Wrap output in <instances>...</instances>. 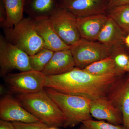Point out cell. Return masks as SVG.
Returning <instances> with one entry per match:
<instances>
[{"label": "cell", "instance_id": "obj_10", "mask_svg": "<svg viewBox=\"0 0 129 129\" xmlns=\"http://www.w3.org/2000/svg\"><path fill=\"white\" fill-rule=\"evenodd\" d=\"M34 21L37 33L44 42V48L54 52L70 49L56 32L48 16L35 17Z\"/></svg>", "mask_w": 129, "mask_h": 129}, {"label": "cell", "instance_id": "obj_20", "mask_svg": "<svg viewBox=\"0 0 129 129\" xmlns=\"http://www.w3.org/2000/svg\"><path fill=\"white\" fill-rule=\"evenodd\" d=\"M108 11V16L126 35L129 34V5L113 8Z\"/></svg>", "mask_w": 129, "mask_h": 129}, {"label": "cell", "instance_id": "obj_11", "mask_svg": "<svg viewBox=\"0 0 129 129\" xmlns=\"http://www.w3.org/2000/svg\"><path fill=\"white\" fill-rule=\"evenodd\" d=\"M61 5L76 17L106 14L109 0H62Z\"/></svg>", "mask_w": 129, "mask_h": 129}, {"label": "cell", "instance_id": "obj_18", "mask_svg": "<svg viewBox=\"0 0 129 129\" xmlns=\"http://www.w3.org/2000/svg\"><path fill=\"white\" fill-rule=\"evenodd\" d=\"M57 1V0H25L24 8L35 17H49L59 6Z\"/></svg>", "mask_w": 129, "mask_h": 129}, {"label": "cell", "instance_id": "obj_30", "mask_svg": "<svg viewBox=\"0 0 129 129\" xmlns=\"http://www.w3.org/2000/svg\"></svg>", "mask_w": 129, "mask_h": 129}, {"label": "cell", "instance_id": "obj_27", "mask_svg": "<svg viewBox=\"0 0 129 129\" xmlns=\"http://www.w3.org/2000/svg\"><path fill=\"white\" fill-rule=\"evenodd\" d=\"M124 43L127 46L129 47V34L126 35V37L125 38Z\"/></svg>", "mask_w": 129, "mask_h": 129}, {"label": "cell", "instance_id": "obj_6", "mask_svg": "<svg viewBox=\"0 0 129 129\" xmlns=\"http://www.w3.org/2000/svg\"><path fill=\"white\" fill-rule=\"evenodd\" d=\"M46 76L42 72L34 70L6 75L5 81L9 89L18 94L35 93L44 89Z\"/></svg>", "mask_w": 129, "mask_h": 129}, {"label": "cell", "instance_id": "obj_9", "mask_svg": "<svg viewBox=\"0 0 129 129\" xmlns=\"http://www.w3.org/2000/svg\"><path fill=\"white\" fill-rule=\"evenodd\" d=\"M1 119L13 122L32 123L40 121L25 109L17 99L6 95L0 101Z\"/></svg>", "mask_w": 129, "mask_h": 129}, {"label": "cell", "instance_id": "obj_3", "mask_svg": "<svg viewBox=\"0 0 129 129\" xmlns=\"http://www.w3.org/2000/svg\"><path fill=\"white\" fill-rule=\"evenodd\" d=\"M45 90L62 112L65 119L64 127H74L92 119L90 113L91 100L84 97L64 94L50 88Z\"/></svg>", "mask_w": 129, "mask_h": 129}, {"label": "cell", "instance_id": "obj_22", "mask_svg": "<svg viewBox=\"0 0 129 129\" xmlns=\"http://www.w3.org/2000/svg\"><path fill=\"white\" fill-rule=\"evenodd\" d=\"M111 57L114 60L118 72L121 74L123 72H125L128 63L129 57L123 52L122 47L114 49Z\"/></svg>", "mask_w": 129, "mask_h": 129}, {"label": "cell", "instance_id": "obj_2", "mask_svg": "<svg viewBox=\"0 0 129 129\" xmlns=\"http://www.w3.org/2000/svg\"><path fill=\"white\" fill-rule=\"evenodd\" d=\"M17 99L29 112L49 127H64L62 112L44 89L35 93L18 94Z\"/></svg>", "mask_w": 129, "mask_h": 129}, {"label": "cell", "instance_id": "obj_8", "mask_svg": "<svg viewBox=\"0 0 129 129\" xmlns=\"http://www.w3.org/2000/svg\"><path fill=\"white\" fill-rule=\"evenodd\" d=\"M58 35L69 46L81 38L77 25V17L61 5L49 16Z\"/></svg>", "mask_w": 129, "mask_h": 129}, {"label": "cell", "instance_id": "obj_4", "mask_svg": "<svg viewBox=\"0 0 129 129\" xmlns=\"http://www.w3.org/2000/svg\"><path fill=\"white\" fill-rule=\"evenodd\" d=\"M7 41L18 47L29 56L44 48L43 40L37 33L34 19L23 18L13 27L6 28Z\"/></svg>", "mask_w": 129, "mask_h": 129}, {"label": "cell", "instance_id": "obj_23", "mask_svg": "<svg viewBox=\"0 0 129 129\" xmlns=\"http://www.w3.org/2000/svg\"><path fill=\"white\" fill-rule=\"evenodd\" d=\"M80 129H127L124 125H116L103 120H94L90 119L82 123Z\"/></svg>", "mask_w": 129, "mask_h": 129}, {"label": "cell", "instance_id": "obj_29", "mask_svg": "<svg viewBox=\"0 0 129 129\" xmlns=\"http://www.w3.org/2000/svg\"><path fill=\"white\" fill-rule=\"evenodd\" d=\"M47 129H58L57 128V127H48V128H47Z\"/></svg>", "mask_w": 129, "mask_h": 129}, {"label": "cell", "instance_id": "obj_21", "mask_svg": "<svg viewBox=\"0 0 129 129\" xmlns=\"http://www.w3.org/2000/svg\"><path fill=\"white\" fill-rule=\"evenodd\" d=\"M54 52L44 48L34 55L29 56L31 70L42 72L50 61Z\"/></svg>", "mask_w": 129, "mask_h": 129}, {"label": "cell", "instance_id": "obj_7", "mask_svg": "<svg viewBox=\"0 0 129 129\" xmlns=\"http://www.w3.org/2000/svg\"><path fill=\"white\" fill-rule=\"evenodd\" d=\"M1 74L6 76L16 70L20 72L31 70L29 58L25 52L1 36L0 39Z\"/></svg>", "mask_w": 129, "mask_h": 129}, {"label": "cell", "instance_id": "obj_16", "mask_svg": "<svg viewBox=\"0 0 129 129\" xmlns=\"http://www.w3.org/2000/svg\"><path fill=\"white\" fill-rule=\"evenodd\" d=\"M126 36V34L115 21L108 16L96 41L114 50L122 47V45L124 43Z\"/></svg>", "mask_w": 129, "mask_h": 129}, {"label": "cell", "instance_id": "obj_19", "mask_svg": "<svg viewBox=\"0 0 129 129\" xmlns=\"http://www.w3.org/2000/svg\"><path fill=\"white\" fill-rule=\"evenodd\" d=\"M83 69L95 75L111 74L120 75L117 70L114 60L111 56L95 62Z\"/></svg>", "mask_w": 129, "mask_h": 129}, {"label": "cell", "instance_id": "obj_1", "mask_svg": "<svg viewBox=\"0 0 129 129\" xmlns=\"http://www.w3.org/2000/svg\"><path fill=\"white\" fill-rule=\"evenodd\" d=\"M120 75H95L75 67L65 73L46 76L45 88L93 100L107 96Z\"/></svg>", "mask_w": 129, "mask_h": 129}, {"label": "cell", "instance_id": "obj_15", "mask_svg": "<svg viewBox=\"0 0 129 129\" xmlns=\"http://www.w3.org/2000/svg\"><path fill=\"white\" fill-rule=\"evenodd\" d=\"M76 67L70 49L54 52L42 73L46 76L58 75L71 71Z\"/></svg>", "mask_w": 129, "mask_h": 129}, {"label": "cell", "instance_id": "obj_12", "mask_svg": "<svg viewBox=\"0 0 129 129\" xmlns=\"http://www.w3.org/2000/svg\"><path fill=\"white\" fill-rule=\"evenodd\" d=\"M90 113L92 117L98 120H107L116 125L123 124L121 111L107 96L91 101Z\"/></svg>", "mask_w": 129, "mask_h": 129}, {"label": "cell", "instance_id": "obj_26", "mask_svg": "<svg viewBox=\"0 0 129 129\" xmlns=\"http://www.w3.org/2000/svg\"><path fill=\"white\" fill-rule=\"evenodd\" d=\"M0 129H16L11 122L1 119Z\"/></svg>", "mask_w": 129, "mask_h": 129}, {"label": "cell", "instance_id": "obj_13", "mask_svg": "<svg viewBox=\"0 0 129 129\" xmlns=\"http://www.w3.org/2000/svg\"><path fill=\"white\" fill-rule=\"evenodd\" d=\"M107 96L119 109L123 117V125L129 129V78L124 83L119 78L112 86Z\"/></svg>", "mask_w": 129, "mask_h": 129}, {"label": "cell", "instance_id": "obj_5", "mask_svg": "<svg viewBox=\"0 0 129 129\" xmlns=\"http://www.w3.org/2000/svg\"><path fill=\"white\" fill-rule=\"evenodd\" d=\"M75 66L84 69L93 63L111 56L113 49L99 42L81 38L70 46Z\"/></svg>", "mask_w": 129, "mask_h": 129}, {"label": "cell", "instance_id": "obj_24", "mask_svg": "<svg viewBox=\"0 0 129 129\" xmlns=\"http://www.w3.org/2000/svg\"><path fill=\"white\" fill-rule=\"evenodd\" d=\"M12 123L16 129H47L49 127L48 125L41 121L32 123Z\"/></svg>", "mask_w": 129, "mask_h": 129}, {"label": "cell", "instance_id": "obj_17", "mask_svg": "<svg viewBox=\"0 0 129 129\" xmlns=\"http://www.w3.org/2000/svg\"><path fill=\"white\" fill-rule=\"evenodd\" d=\"M25 0H3L6 19L3 24L6 28L13 27L23 19Z\"/></svg>", "mask_w": 129, "mask_h": 129}, {"label": "cell", "instance_id": "obj_25", "mask_svg": "<svg viewBox=\"0 0 129 129\" xmlns=\"http://www.w3.org/2000/svg\"><path fill=\"white\" fill-rule=\"evenodd\" d=\"M109 10L113 8L129 5V0H109Z\"/></svg>", "mask_w": 129, "mask_h": 129}, {"label": "cell", "instance_id": "obj_14", "mask_svg": "<svg viewBox=\"0 0 129 129\" xmlns=\"http://www.w3.org/2000/svg\"><path fill=\"white\" fill-rule=\"evenodd\" d=\"M108 17L106 14H101L77 18V27L81 38L96 41Z\"/></svg>", "mask_w": 129, "mask_h": 129}, {"label": "cell", "instance_id": "obj_28", "mask_svg": "<svg viewBox=\"0 0 129 129\" xmlns=\"http://www.w3.org/2000/svg\"><path fill=\"white\" fill-rule=\"evenodd\" d=\"M126 71H128V72H129V60L128 65H127V67H126V69H125V72H126Z\"/></svg>", "mask_w": 129, "mask_h": 129}]
</instances>
